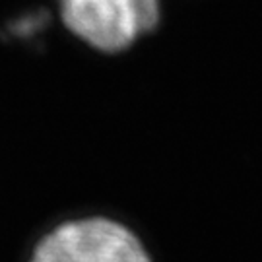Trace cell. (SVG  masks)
Masks as SVG:
<instances>
[{
	"label": "cell",
	"instance_id": "6da1fadb",
	"mask_svg": "<svg viewBox=\"0 0 262 262\" xmlns=\"http://www.w3.org/2000/svg\"><path fill=\"white\" fill-rule=\"evenodd\" d=\"M31 262H151L140 237L107 217L56 227L37 245Z\"/></svg>",
	"mask_w": 262,
	"mask_h": 262
},
{
	"label": "cell",
	"instance_id": "7a4b0ae2",
	"mask_svg": "<svg viewBox=\"0 0 262 262\" xmlns=\"http://www.w3.org/2000/svg\"><path fill=\"white\" fill-rule=\"evenodd\" d=\"M66 28L107 53L126 49L159 21V0H60Z\"/></svg>",
	"mask_w": 262,
	"mask_h": 262
}]
</instances>
